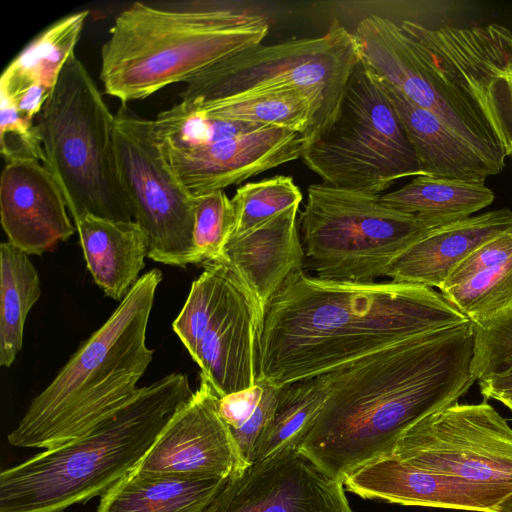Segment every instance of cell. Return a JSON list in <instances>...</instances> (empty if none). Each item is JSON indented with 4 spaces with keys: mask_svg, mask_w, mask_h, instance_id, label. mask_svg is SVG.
<instances>
[{
    "mask_svg": "<svg viewBox=\"0 0 512 512\" xmlns=\"http://www.w3.org/2000/svg\"><path fill=\"white\" fill-rule=\"evenodd\" d=\"M499 512H512V493L502 502Z\"/></svg>",
    "mask_w": 512,
    "mask_h": 512,
    "instance_id": "37",
    "label": "cell"
},
{
    "mask_svg": "<svg viewBox=\"0 0 512 512\" xmlns=\"http://www.w3.org/2000/svg\"><path fill=\"white\" fill-rule=\"evenodd\" d=\"M114 116L74 52L35 119L44 165L60 187L73 221L84 214L133 220L116 168Z\"/></svg>",
    "mask_w": 512,
    "mask_h": 512,
    "instance_id": "6",
    "label": "cell"
},
{
    "mask_svg": "<svg viewBox=\"0 0 512 512\" xmlns=\"http://www.w3.org/2000/svg\"><path fill=\"white\" fill-rule=\"evenodd\" d=\"M410 34L477 102L506 157L512 156V32L499 24H416Z\"/></svg>",
    "mask_w": 512,
    "mask_h": 512,
    "instance_id": "13",
    "label": "cell"
},
{
    "mask_svg": "<svg viewBox=\"0 0 512 512\" xmlns=\"http://www.w3.org/2000/svg\"><path fill=\"white\" fill-rule=\"evenodd\" d=\"M87 269L110 298L122 301L145 267L148 239L140 225L84 214L74 220Z\"/></svg>",
    "mask_w": 512,
    "mask_h": 512,
    "instance_id": "24",
    "label": "cell"
},
{
    "mask_svg": "<svg viewBox=\"0 0 512 512\" xmlns=\"http://www.w3.org/2000/svg\"><path fill=\"white\" fill-rule=\"evenodd\" d=\"M361 61L354 33L335 19L321 36L258 44L203 71L186 83L181 101L299 89L314 94L321 114L311 138L332 119L345 86Z\"/></svg>",
    "mask_w": 512,
    "mask_h": 512,
    "instance_id": "9",
    "label": "cell"
},
{
    "mask_svg": "<svg viewBox=\"0 0 512 512\" xmlns=\"http://www.w3.org/2000/svg\"><path fill=\"white\" fill-rule=\"evenodd\" d=\"M183 102L209 118L290 130L303 134L305 139L316 129L321 114L320 100L314 94L299 89L249 92Z\"/></svg>",
    "mask_w": 512,
    "mask_h": 512,
    "instance_id": "26",
    "label": "cell"
},
{
    "mask_svg": "<svg viewBox=\"0 0 512 512\" xmlns=\"http://www.w3.org/2000/svg\"><path fill=\"white\" fill-rule=\"evenodd\" d=\"M471 369L477 381L512 374V318L486 329L474 328Z\"/></svg>",
    "mask_w": 512,
    "mask_h": 512,
    "instance_id": "34",
    "label": "cell"
},
{
    "mask_svg": "<svg viewBox=\"0 0 512 512\" xmlns=\"http://www.w3.org/2000/svg\"><path fill=\"white\" fill-rule=\"evenodd\" d=\"M231 270V269H230ZM265 312L231 270L226 297L199 347L195 363L218 397L256 385Z\"/></svg>",
    "mask_w": 512,
    "mask_h": 512,
    "instance_id": "18",
    "label": "cell"
},
{
    "mask_svg": "<svg viewBox=\"0 0 512 512\" xmlns=\"http://www.w3.org/2000/svg\"><path fill=\"white\" fill-rule=\"evenodd\" d=\"M88 14L87 10L70 14L42 31L5 68L0 86L37 85L52 92L65 63L75 52Z\"/></svg>",
    "mask_w": 512,
    "mask_h": 512,
    "instance_id": "28",
    "label": "cell"
},
{
    "mask_svg": "<svg viewBox=\"0 0 512 512\" xmlns=\"http://www.w3.org/2000/svg\"><path fill=\"white\" fill-rule=\"evenodd\" d=\"M512 229V210L501 208L436 228L411 245L390 264L392 281L440 289L448 275L468 255Z\"/></svg>",
    "mask_w": 512,
    "mask_h": 512,
    "instance_id": "22",
    "label": "cell"
},
{
    "mask_svg": "<svg viewBox=\"0 0 512 512\" xmlns=\"http://www.w3.org/2000/svg\"><path fill=\"white\" fill-rule=\"evenodd\" d=\"M226 479L134 470L101 496L97 512H203Z\"/></svg>",
    "mask_w": 512,
    "mask_h": 512,
    "instance_id": "25",
    "label": "cell"
},
{
    "mask_svg": "<svg viewBox=\"0 0 512 512\" xmlns=\"http://www.w3.org/2000/svg\"><path fill=\"white\" fill-rule=\"evenodd\" d=\"M282 388L257 380L251 388L218 397V413L230 429L248 465L273 420Z\"/></svg>",
    "mask_w": 512,
    "mask_h": 512,
    "instance_id": "30",
    "label": "cell"
},
{
    "mask_svg": "<svg viewBox=\"0 0 512 512\" xmlns=\"http://www.w3.org/2000/svg\"><path fill=\"white\" fill-rule=\"evenodd\" d=\"M441 226L386 206L380 195L326 183L309 186L298 220L304 267L321 279L351 282L386 276L395 258Z\"/></svg>",
    "mask_w": 512,
    "mask_h": 512,
    "instance_id": "7",
    "label": "cell"
},
{
    "mask_svg": "<svg viewBox=\"0 0 512 512\" xmlns=\"http://www.w3.org/2000/svg\"><path fill=\"white\" fill-rule=\"evenodd\" d=\"M466 321L430 287L326 280L303 269L266 307L257 380L286 386Z\"/></svg>",
    "mask_w": 512,
    "mask_h": 512,
    "instance_id": "2",
    "label": "cell"
},
{
    "mask_svg": "<svg viewBox=\"0 0 512 512\" xmlns=\"http://www.w3.org/2000/svg\"><path fill=\"white\" fill-rule=\"evenodd\" d=\"M304 147L301 133L262 127L202 146L161 148L174 174L196 196L224 190L294 161L302 157Z\"/></svg>",
    "mask_w": 512,
    "mask_h": 512,
    "instance_id": "16",
    "label": "cell"
},
{
    "mask_svg": "<svg viewBox=\"0 0 512 512\" xmlns=\"http://www.w3.org/2000/svg\"><path fill=\"white\" fill-rule=\"evenodd\" d=\"M114 153L133 220L148 239L147 257L171 266L194 264V195L166 161L151 120L126 104L114 116Z\"/></svg>",
    "mask_w": 512,
    "mask_h": 512,
    "instance_id": "10",
    "label": "cell"
},
{
    "mask_svg": "<svg viewBox=\"0 0 512 512\" xmlns=\"http://www.w3.org/2000/svg\"><path fill=\"white\" fill-rule=\"evenodd\" d=\"M191 285L187 299L172 327L195 361L202 339L222 305L230 283L231 270L223 263H208Z\"/></svg>",
    "mask_w": 512,
    "mask_h": 512,
    "instance_id": "31",
    "label": "cell"
},
{
    "mask_svg": "<svg viewBox=\"0 0 512 512\" xmlns=\"http://www.w3.org/2000/svg\"><path fill=\"white\" fill-rule=\"evenodd\" d=\"M193 393L186 374L166 375L85 435L3 470L0 512H62L102 496L137 468Z\"/></svg>",
    "mask_w": 512,
    "mask_h": 512,
    "instance_id": "5",
    "label": "cell"
},
{
    "mask_svg": "<svg viewBox=\"0 0 512 512\" xmlns=\"http://www.w3.org/2000/svg\"><path fill=\"white\" fill-rule=\"evenodd\" d=\"M0 99L1 153L6 162L31 158L44 164L46 158L36 122L21 114L8 100Z\"/></svg>",
    "mask_w": 512,
    "mask_h": 512,
    "instance_id": "35",
    "label": "cell"
},
{
    "mask_svg": "<svg viewBox=\"0 0 512 512\" xmlns=\"http://www.w3.org/2000/svg\"><path fill=\"white\" fill-rule=\"evenodd\" d=\"M298 210L291 208L243 234L232 236L219 262L244 282L264 312L285 281L304 268Z\"/></svg>",
    "mask_w": 512,
    "mask_h": 512,
    "instance_id": "20",
    "label": "cell"
},
{
    "mask_svg": "<svg viewBox=\"0 0 512 512\" xmlns=\"http://www.w3.org/2000/svg\"><path fill=\"white\" fill-rule=\"evenodd\" d=\"M301 158L326 184L376 195L425 174L392 102L362 61L332 119L305 140Z\"/></svg>",
    "mask_w": 512,
    "mask_h": 512,
    "instance_id": "8",
    "label": "cell"
},
{
    "mask_svg": "<svg viewBox=\"0 0 512 512\" xmlns=\"http://www.w3.org/2000/svg\"><path fill=\"white\" fill-rule=\"evenodd\" d=\"M484 399L496 400L512 410V374L479 381Z\"/></svg>",
    "mask_w": 512,
    "mask_h": 512,
    "instance_id": "36",
    "label": "cell"
},
{
    "mask_svg": "<svg viewBox=\"0 0 512 512\" xmlns=\"http://www.w3.org/2000/svg\"><path fill=\"white\" fill-rule=\"evenodd\" d=\"M439 290L474 328L512 318V229L468 255Z\"/></svg>",
    "mask_w": 512,
    "mask_h": 512,
    "instance_id": "21",
    "label": "cell"
},
{
    "mask_svg": "<svg viewBox=\"0 0 512 512\" xmlns=\"http://www.w3.org/2000/svg\"><path fill=\"white\" fill-rule=\"evenodd\" d=\"M203 512H351L344 484L299 450L226 479Z\"/></svg>",
    "mask_w": 512,
    "mask_h": 512,
    "instance_id": "14",
    "label": "cell"
},
{
    "mask_svg": "<svg viewBox=\"0 0 512 512\" xmlns=\"http://www.w3.org/2000/svg\"><path fill=\"white\" fill-rule=\"evenodd\" d=\"M344 487L360 497L408 506L499 512L511 493L457 476L436 473L386 455L357 469Z\"/></svg>",
    "mask_w": 512,
    "mask_h": 512,
    "instance_id": "19",
    "label": "cell"
},
{
    "mask_svg": "<svg viewBox=\"0 0 512 512\" xmlns=\"http://www.w3.org/2000/svg\"><path fill=\"white\" fill-rule=\"evenodd\" d=\"M162 273L140 276L107 321L30 403L12 446L51 449L79 438L130 402L153 359L147 326Z\"/></svg>",
    "mask_w": 512,
    "mask_h": 512,
    "instance_id": "4",
    "label": "cell"
},
{
    "mask_svg": "<svg viewBox=\"0 0 512 512\" xmlns=\"http://www.w3.org/2000/svg\"><path fill=\"white\" fill-rule=\"evenodd\" d=\"M268 32L263 16L218 3L135 2L109 29L100 80L122 104L144 99L261 44Z\"/></svg>",
    "mask_w": 512,
    "mask_h": 512,
    "instance_id": "3",
    "label": "cell"
},
{
    "mask_svg": "<svg viewBox=\"0 0 512 512\" xmlns=\"http://www.w3.org/2000/svg\"><path fill=\"white\" fill-rule=\"evenodd\" d=\"M388 455L512 493V428L486 400L457 402L425 416Z\"/></svg>",
    "mask_w": 512,
    "mask_h": 512,
    "instance_id": "12",
    "label": "cell"
},
{
    "mask_svg": "<svg viewBox=\"0 0 512 512\" xmlns=\"http://www.w3.org/2000/svg\"><path fill=\"white\" fill-rule=\"evenodd\" d=\"M354 35L361 61L371 71L412 103L434 113L503 170L505 152L477 102L398 23L371 14L359 21Z\"/></svg>",
    "mask_w": 512,
    "mask_h": 512,
    "instance_id": "11",
    "label": "cell"
},
{
    "mask_svg": "<svg viewBox=\"0 0 512 512\" xmlns=\"http://www.w3.org/2000/svg\"><path fill=\"white\" fill-rule=\"evenodd\" d=\"M218 396L200 376L192 397L173 415L135 471L186 478H228L247 466L217 409Z\"/></svg>",
    "mask_w": 512,
    "mask_h": 512,
    "instance_id": "15",
    "label": "cell"
},
{
    "mask_svg": "<svg viewBox=\"0 0 512 512\" xmlns=\"http://www.w3.org/2000/svg\"><path fill=\"white\" fill-rule=\"evenodd\" d=\"M378 79L395 108L425 174L485 181L488 176L502 171L434 113L412 103L397 88Z\"/></svg>",
    "mask_w": 512,
    "mask_h": 512,
    "instance_id": "23",
    "label": "cell"
},
{
    "mask_svg": "<svg viewBox=\"0 0 512 512\" xmlns=\"http://www.w3.org/2000/svg\"><path fill=\"white\" fill-rule=\"evenodd\" d=\"M473 350L466 321L283 386L310 421L298 450L344 483L391 453L416 422L467 393L476 381Z\"/></svg>",
    "mask_w": 512,
    "mask_h": 512,
    "instance_id": "1",
    "label": "cell"
},
{
    "mask_svg": "<svg viewBox=\"0 0 512 512\" xmlns=\"http://www.w3.org/2000/svg\"><path fill=\"white\" fill-rule=\"evenodd\" d=\"M234 227L233 206L224 190L194 196V264L221 262Z\"/></svg>",
    "mask_w": 512,
    "mask_h": 512,
    "instance_id": "33",
    "label": "cell"
},
{
    "mask_svg": "<svg viewBox=\"0 0 512 512\" xmlns=\"http://www.w3.org/2000/svg\"><path fill=\"white\" fill-rule=\"evenodd\" d=\"M29 255L10 242L0 245V365L9 368L23 345L27 315L41 296Z\"/></svg>",
    "mask_w": 512,
    "mask_h": 512,
    "instance_id": "29",
    "label": "cell"
},
{
    "mask_svg": "<svg viewBox=\"0 0 512 512\" xmlns=\"http://www.w3.org/2000/svg\"><path fill=\"white\" fill-rule=\"evenodd\" d=\"M301 201V190L290 176L277 175L245 183L231 198L235 218L232 236L243 234L291 208H299Z\"/></svg>",
    "mask_w": 512,
    "mask_h": 512,
    "instance_id": "32",
    "label": "cell"
},
{
    "mask_svg": "<svg viewBox=\"0 0 512 512\" xmlns=\"http://www.w3.org/2000/svg\"><path fill=\"white\" fill-rule=\"evenodd\" d=\"M484 182L424 174L381 194L380 200L393 209L446 225L466 219L493 202L494 193Z\"/></svg>",
    "mask_w": 512,
    "mask_h": 512,
    "instance_id": "27",
    "label": "cell"
},
{
    "mask_svg": "<svg viewBox=\"0 0 512 512\" xmlns=\"http://www.w3.org/2000/svg\"><path fill=\"white\" fill-rule=\"evenodd\" d=\"M64 195L48 168L31 158L6 162L0 183L1 224L8 242L42 255L77 230Z\"/></svg>",
    "mask_w": 512,
    "mask_h": 512,
    "instance_id": "17",
    "label": "cell"
}]
</instances>
